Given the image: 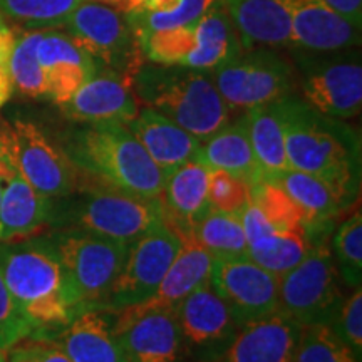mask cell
<instances>
[{"label":"cell","instance_id":"cell-1","mask_svg":"<svg viewBox=\"0 0 362 362\" xmlns=\"http://www.w3.org/2000/svg\"><path fill=\"white\" fill-rule=\"evenodd\" d=\"M288 170L319 176L359 198L361 139L342 119L325 116L292 94L280 99Z\"/></svg>","mask_w":362,"mask_h":362},{"label":"cell","instance_id":"cell-2","mask_svg":"<svg viewBox=\"0 0 362 362\" xmlns=\"http://www.w3.org/2000/svg\"><path fill=\"white\" fill-rule=\"evenodd\" d=\"M0 270L17 309L33 329V339L66 327L81 314L54 245L2 243Z\"/></svg>","mask_w":362,"mask_h":362},{"label":"cell","instance_id":"cell-3","mask_svg":"<svg viewBox=\"0 0 362 362\" xmlns=\"http://www.w3.org/2000/svg\"><path fill=\"white\" fill-rule=\"evenodd\" d=\"M134 96L149 110L205 141L230 121V107L210 72L144 62L131 79Z\"/></svg>","mask_w":362,"mask_h":362},{"label":"cell","instance_id":"cell-4","mask_svg":"<svg viewBox=\"0 0 362 362\" xmlns=\"http://www.w3.org/2000/svg\"><path fill=\"white\" fill-rule=\"evenodd\" d=\"M98 185L138 197L158 198L166 175L123 123H96L76 133L67 153Z\"/></svg>","mask_w":362,"mask_h":362},{"label":"cell","instance_id":"cell-5","mask_svg":"<svg viewBox=\"0 0 362 362\" xmlns=\"http://www.w3.org/2000/svg\"><path fill=\"white\" fill-rule=\"evenodd\" d=\"M330 232L319 233L305 259L279 280V312L302 325L332 324L342 304Z\"/></svg>","mask_w":362,"mask_h":362},{"label":"cell","instance_id":"cell-6","mask_svg":"<svg viewBox=\"0 0 362 362\" xmlns=\"http://www.w3.org/2000/svg\"><path fill=\"white\" fill-rule=\"evenodd\" d=\"M300 74L302 101L336 119L361 112L362 66L359 54L342 49L330 52L300 51L293 54Z\"/></svg>","mask_w":362,"mask_h":362},{"label":"cell","instance_id":"cell-7","mask_svg":"<svg viewBox=\"0 0 362 362\" xmlns=\"http://www.w3.org/2000/svg\"><path fill=\"white\" fill-rule=\"evenodd\" d=\"M66 34L88 52L98 69L133 79L144 64L138 35L123 12L104 4L83 0L64 24Z\"/></svg>","mask_w":362,"mask_h":362},{"label":"cell","instance_id":"cell-8","mask_svg":"<svg viewBox=\"0 0 362 362\" xmlns=\"http://www.w3.org/2000/svg\"><path fill=\"white\" fill-rule=\"evenodd\" d=\"M128 247L86 232L67 233L57 240L54 248L81 312L106 307L112 285L123 269Z\"/></svg>","mask_w":362,"mask_h":362},{"label":"cell","instance_id":"cell-9","mask_svg":"<svg viewBox=\"0 0 362 362\" xmlns=\"http://www.w3.org/2000/svg\"><path fill=\"white\" fill-rule=\"evenodd\" d=\"M210 74L230 111H248L288 96L296 81L293 67L274 47L243 49Z\"/></svg>","mask_w":362,"mask_h":362},{"label":"cell","instance_id":"cell-10","mask_svg":"<svg viewBox=\"0 0 362 362\" xmlns=\"http://www.w3.org/2000/svg\"><path fill=\"white\" fill-rule=\"evenodd\" d=\"M0 148L44 197H67L78 187V166L30 121L0 123Z\"/></svg>","mask_w":362,"mask_h":362},{"label":"cell","instance_id":"cell-11","mask_svg":"<svg viewBox=\"0 0 362 362\" xmlns=\"http://www.w3.org/2000/svg\"><path fill=\"white\" fill-rule=\"evenodd\" d=\"M74 220L81 232L131 245L149 230L165 223V214L160 197H138L98 185L88 189L78 203Z\"/></svg>","mask_w":362,"mask_h":362},{"label":"cell","instance_id":"cell-12","mask_svg":"<svg viewBox=\"0 0 362 362\" xmlns=\"http://www.w3.org/2000/svg\"><path fill=\"white\" fill-rule=\"evenodd\" d=\"M181 247V235L161 223L134 240L107 297L106 309H124L148 300L168 272Z\"/></svg>","mask_w":362,"mask_h":362},{"label":"cell","instance_id":"cell-13","mask_svg":"<svg viewBox=\"0 0 362 362\" xmlns=\"http://www.w3.org/2000/svg\"><path fill=\"white\" fill-rule=\"evenodd\" d=\"M115 332L128 362H185L188 354L171 309L143 304L117 309Z\"/></svg>","mask_w":362,"mask_h":362},{"label":"cell","instance_id":"cell-14","mask_svg":"<svg viewBox=\"0 0 362 362\" xmlns=\"http://www.w3.org/2000/svg\"><path fill=\"white\" fill-rule=\"evenodd\" d=\"M181 336L189 354L214 361L225 354L240 322L210 282L194 288L175 309Z\"/></svg>","mask_w":362,"mask_h":362},{"label":"cell","instance_id":"cell-15","mask_svg":"<svg viewBox=\"0 0 362 362\" xmlns=\"http://www.w3.org/2000/svg\"><path fill=\"white\" fill-rule=\"evenodd\" d=\"M279 280L248 255L215 260L210 274V285L240 325L279 309Z\"/></svg>","mask_w":362,"mask_h":362},{"label":"cell","instance_id":"cell-16","mask_svg":"<svg viewBox=\"0 0 362 362\" xmlns=\"http://www.w3.org/2000/svg\"><path fill=\"white\" fill-rule=\"evenodd\" d=\"M61 106L67 117L86 124H128L139 111L131 79L104 69H98L96 74Z\"/></svg>","mask_w":362,"mask_h":362},{"label":"cell","instance_id":"cell-17","mask_svg":"<svg viewBox=\"0 0 362 362\" xmlns=\"http://www.w3.org/2000/svg\"><path fill=\"white\" fill-rule=\"evenodd\" d=\"M291 17V47L312 52L352 49L361 27L351 24L324 0H285Z\"/></svg>","mask_w":362,"mask_h":362},{"label":"cell","instance_id":"cell-18","mask_svg":"<svg viewBox=\"0 0 362 362\" xmlns=\"http://www.w3.org/2000/svg\"><path fill=\"white\" fill-rule=\"evenodd\" d=\"M37 59L45 79V99L59 106L96 74L98 66L67 34L39 30Z\"/></svg>","mask_w":362,"mask_h":362},{"label":"cell","instance_id":"cell-19","mask_svg":"<svg viewBox=\"0 0 362 362\" xmlns=\"http://www.w3.org/2000/svg\"><path fill=\"white\" fill-rule=\"evenodd\" d=\"M304 325L275 310L240 325L225 362H292Z\"/></svg>","mask_w":362,"mask_h":362},{"label":"cell","instance_id":"cell-20","mask_svg":"<svg viewBox=\"0 0 362 362\" xmlns=\"http://www.w3.org/2000/svg\"><path fill=\"white\" fill-rule=\"evenodd\" d=\"M51 341L74 362H128L115 332V310L86 309Z\"/></svg>","mask_w":362,"mask_h":362},{"label":"cell","instance_id":"cell-21","mask_svg":"<svg viewBox=\"0 0 362 362\" xmlns=\"http://www.w3.org/2000/svg\"><path fill=\"white\" fill-rule=\"evenodd\" d=\"M7 156L6 185L0 200V243L25 242L47 225L52 216V198L44 197L27 181Z\"/></svg>","mask_w":362,"mask_h":362},{"label":"cell","instance_id":"cell-22","mask_svg":"<svg viewBox=\"0 0 362 362\" xmlns=\"http://www.w3.org/2000/svg\"><path fill=\"white\" fill-rule=\"evenodd\" d=\"M208 178L210 168L194 158L166 175L160 202L165 223L175 228L181 237L200 221L208 211Z\"/></svg>","mask_w":362,"mask_h":362},{"label":"cell","instance_id":"cell-23","mask_svg":"<svg viewBox=\"0 0 362 362\" xmlns=\"http://www.w3.org/2000/svg\"><path fill=\"white\" fill-rule=\"evenodd\" d=\"M128 128L165 175L198 156L200 139L146 106L139 107L138 115L128 123Z\"/></svg>","mask_w":362,"mask_h":362},{"label":"cell","instance_id":"cell-24","mask_svg":"<svg viewBox=\"0 0 362 362\" xmlns=\"http://www.w3.org/2000/svg\"><path fill=\"white\" fill-rule=\"evenodd\" d=\"M274 181L304 211L305 225L312 235L330 232L332 221L356 200L329 181L302 171L287 170Z\"/></svg>","mask_w":362,"mask_h":362},{"label":"cell","instance_id":"cell-25","mask_svg":"<svg viewBox=\"0 0 362 362\" xmlns=\"http://www.w3.org/2000/svg\"><path fill=\"white\" fill-rule=\"evenodd\" d=\"M243 49L291 47V17L285 0H221Z\"/></svg>","mask_w":362,"mask_h":362},{"label":"cell","instance_id":"cell-26","mask_svg":"<svg viewBox=\"0 0 362 362\" xmlns=\"http://www.w3.org/2000/svg\"><path fill=\"white\" fill-rule=\"evenodd\" d=\"M197 158L210 170L226 171L250 185L264 180L243 117L235 123L228 121L210 138L202 141Z\"/></svg>","mask_w":362,"mask_h":362},{"label":"cell","instance_id":"cell-27","mask_svg":"<svg viewBox=\"0 0 362 362\" xmlns=\"http://www.w3.org/2000/svg\"><path fill=\"white\" fill-rule=\"evenodd\" d=\"M197 47L183 67L211 72L243 51L240 34L223 2H216L194 24Z\"/></svg>","mask_w":362,"mask_h":362},{"label":"cell","instance_id":"cell-28","mask_svg":"<svg viewBox=\"0 0 362 362\" xmlns=\"http://www.w3.org/2000/svg\"><path fill=\"white\" fill-rule=\"evenodd\" d=\"M215 259L200 245L187 237H181V247L171 262L168 272L148 300L141 302L148 307L175 310L188 293L203 284L210 282L211 267Z\"/></svg>","mask_w":362,"mask_h":362},{"label":"cell","instance_id":"cell-29","mask_svg":"<svg viewBox=\"0 0 362 362\" xmlns=\"http://www.w3.org/2000/svg\"><path fill=\"white\" fill-rule=\"evenodd\" d=\"M247 123L248 136L265 180L277 178L288 170L285 155L284 116L280 99L250 107L243 116Z\"/></svg>","mask_w":362,"mask_h":362},{"label":"cell","instance_id":"cell-30","mask_svg":"<svg viewBox=\"0 0 362 362\" xmlns=\"http://www.w3.org/2000/svg\"><path fill=\"white\" fill-rule=\"evenodd\" d=\"M185 237L206 250L215 260L248 255V242L240 214L210 210Z\"/></svg>","mask_w":362,"mask_h":362},{"label":"cell","instance_id":"cell-31","mask_svg":"<svg viewBox=\"0 0 362 362\" xmlns=\"http://www.w3.org/2000/svg\"><path fill=\"white\" fill-rule=\"evenodd\" d=\"M315 237L309 228L269 235L248 245V257L280 279L305 259Z\"/></svg>","mask_w":362,"mask_h":362},{"label":"cell","instance_id":"cell-32","mask_svg":"<svg viewBox=\"0 0 362 362\" xmlns=\"http://www.w3.org/2000/svg\"><path fill=\"white\" fill-rule=\"evenodd\" d=\"M250 203L275 232L307 228L304 211L274 180H260L252 185Z\"/></svg>","mask_w":362,"mask_h":362},{"label":"cell","instance_id":"cell-33","mask_svg":"<svg viewBox=\"0 0 362 362\" xmlns=\"http://www.w3.org/2000/svg\"><path fill=\"white\" fill-rule=\"evenodd\" d=\"M83 0H0V13L30 29L64 27Z\"/></svg>","mask_w":362,"mask_h":362},{"label":"cell","instance_id":"cell-34","mask_svg":"<svg viewBox=\"0 0 362 362\" xmlns=\"http://www.w3.org/2000/svg\"><path fill=\"white\" fill-rule=\"evenodd\" d=\"M37 39L39 30L16 37L8 61L12 86L27 98H45V79L37 59Z\"/></svg>","mask_w":362,"mask_h":362},{"label":"cell","instance_id":"cell-35","mask_svg":"<svg viewBox=\"0 0 362 362\" xmlns=\"http://www.w3.org/2000/svg\"><path fill=\"white\" fill-rule=\"evenodd\" d=\"M292 362H361L330 324L304 325Z\"/></svg>","mask_w":362,"mask_h":362},{"label":"cell","instance_id":"cell-36","mask_svg":"<svg viewBox=\"0 0 362 362\" xmlns=\"http://www.w3.org/2000/svg\"><path fill=\"white\" fill-rule=\"evenodd\" d=\"M216 0H178V4L170 11L163 12H126V19L133 27L138 39L144 34L160 33V30L180 29L197 24L205 16Z\"/></svg>","mask_w":362,"mask_h":362},{"label":"cell","instance_id":"cell-37","mask_svg":"<svg viewBox=\"0 0 362 362\" xmlns=\"http://www.w3.org/2000/svg\"><path fill=\"white\" fill-rule=\"evenodd\" d=\"M334 259L344 282L351 287H361L362 279V215L357 208L349 218L337 226L330 237Z\"/></svg>","mask_w":362,"mask_h":362},{"label":"cell","instance_id":"cell-38","mask_svg":"<svg viewBox=\"0 0 362 362\" xmlns=\"http://www.w3.org/2000/svg\"><path fill=\"white\" fill-rule=\"evenodd\" d=\"M252 185L221 170H210L208 178V205L210 210L223 214H240L250 202Z\"/></svg>","mask_w":362,"mask_h":362},{"label":"cell","instance_id":"cell-39","mask_svg":"<svg viewBox=\"0 0 362 362\" xmlns=\"http://www.w3.org/2000/svg\"><path fill=\"white\" fill-rule=\"evenodd\" d=\"M332 329L351 347L357 359H362V288L356 287L342 302L332 320Z\"/></svg>","mask_w":362,"mask_h":362},{"label":"cell","instance_id":"cell-40","mask_svg":"<svg viewBox=\"0 0 362 362\" xmlns=\"http://www.w3.org/2000/svg\"><path fill=\"white\" fill-rule=\"evenodd\" d=\"M30 334H33V329L17 309L0 270V346L2 349L8 351L17 342L29 339Z\"/></svg>","mask_w":362,"mask_h":362},{"label":"cell","instance_id":"cell-41","mask_svg":"<svg viewBox=\"0 0 362 362\" xmlns=\"http://www.w3.org/2000/svg\"><path fill=\"white\" fill-rule=\"evenodd\" d=\"M7 362H74L56 344L44 339H30L29 342H17L7 351Z\"/></svg>","mask_w":362,"mask_h":362},{"label":"cell","instance_id":"cell-42","mask_svg":"<svg viewBox=\"0 0 362 362\" xmlns=\"http://www.w3.org/2000/svg\"><path fill=\"white\" fill-rule=\"evenodd\" d=\"M13 34L8 30V27L0 29V98L8 99L12 90L11 71H8V61H11V52L13 47Z\"/></svg>","mask_w":362,"mask_h":362},{"label":"cell","instance_id":"cell-43","mask_svg":"<svg viewBox=\"0 0 362 362\" xmlns=\"http://www.w3.org/2000/svg\"><path fill=\"white\" fill-rule=\"evenodd\" d=\"M337 13H341L344 19L351 24L361 27L362 24V0H324Z\"/></svg>","mask_w":362,"mask_h":362},{"label":"cell","instance_id":"cell-44","mask_svg":"<svg viewBox=\"0 0 362 362\" xmlns=\"http://www.w3.org/2000/svg\"><path fill=\"white\" fill-rule=\"evenodd\" d=\"M178 0H141L133 11L139 12H163L173 8Z\"/></svg>","mask_w":362,"mask_h":362},{"label":"cell","instance_id":"cell-45","mask_svg":"<svg viewBox=\"0 0 362 362\" xmlns=\"http://www.w3.org/2000/svg\"><path fill=\"white\" fill-rule=\"evenodd\" d=\"M93 2H99V4H104V6H110L112 8H116V11L126 13L129 11V4L128 0H93Z\"/></svg>","mask_w":362,"mask_h":362},{"label":"cell","instance_id":"cell-46","mask_svg":"<svg viewBox=\"0 0 362 362\" xmlns=\"http://www.w3.org/2000/svg\"><path fill=\"white\" fill-rule=\"evenodd\" d=\"M7 165L8 160L7 156L0 151V200H2V192H4V185H6V173H7Z\"/></svg>","mask_w":362,"mask_h":362},{"label":"cell","instance_id":"cell-47","mask_svg":"<svg viewBox=\"0 0 362 362\" xmlns=\"http://www.w3.org/2000/svg\"><path fill=\"white\" fill-rule=\"evenodd\" d=\"M0 362H7V351L2 349V346H0Z\"/></svg>","mask_w":362,"mask_h":362},{"label":"cell","instance_id":"cell-48","mask_svg":"<svg viewBox=\"0 0 362 362\" xmlns=\"http://www.w3.org/2000/svg\"><path fill=\"white\" fill-rule=\"evenodd\" d=\"M139 2H141V0H128V4H129V11H133V8H134L136 6H138ZM129 11H128V12H129Z\"/></svg>","mask_w":362,"mask_h":362},{"label":"cell","instance_id":"cell-49","mask_svg":"<svg viewBox=\"0 0 362 362\" xmlns=\"http://www.w3.org/2000/svg\"><path fill=\"white\" fill-rule=\"evenodd\" d=\"M2 27H6V24H4V21H2V17H0V29H2Z\"/></svg>","mask_w":362,"mask_h":362},{"label":"cell","instance_id":"cell-50","mask_svg":"<svg viewBox=\"0 0 362 362\" xmlns=\"http://www.w3.org/2000/svg\"><path fill=\"white\" fill-rule=\"evenodd\" d=\"M6 101H7V99H4V98H0V106H2V104H4V103H6Z\"/></svg>","mask_w":362,"mask_h":362},{"label":"cell","instance_id":"cell-51","mask_svg":"<svg viewBox=\"0 0 362 362\" xmlns=\"http://www.w3.org/2000/svg\"><path fill=\"white\" fill-rule=\"evenodd\" d=\"M223 362H225V361H223Z\"/></svg>","mask_w":362,"mask_h":362}]
</instances>
